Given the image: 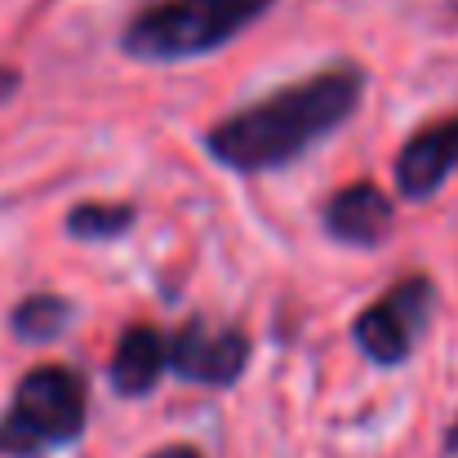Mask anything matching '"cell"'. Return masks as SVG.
<instances>
[{
  "label": "cell",
  "instance_id": "6da1fadb",
  "mask_svg": "<svg viewBox=\"0 0 458 458\" xmlns=\"http://www.w3.org/2000/svg\"><path fill=\"white\" fill-rule=\"evenodd\" d=\"M365 98V76L356 67H325L303 81L223 116L205 134V152L214 165L232 174H272L294 160H303L307 148L329 139L347 125V116Z\"/></svg>",
  "mask_w": 458,
  "mask_h": 458
},
{
  "label": "cell",
  "instance_id": "7a4b0ae2",
  "mask_svg": "<svg viewBox=\"0 0 458 458\" xmlns=\"http://www.w3.org/2000/svg\"><path fill=\"white\" fill-rule=\"evenodd\" d=\"M272 4L276 0H156L125 22L121 49L139 63H187L232 45Z\"/></svg>",
  "mask_w": 458,
  "mask_h": 458
},
{
  "label": "cell",
  "instance_id": "3957f363",
  "mask_svg": "<svg viewBox=\"0 0 458 458\" xmlns=\"http://www.w3.org/2000/svg\"><path fill=\"white\" fill-rule=\"evenodd\" d=\"M85 378L67 365H36L18 378L13 405L0 419V454L36 458L45 450H58L85 432Z\"/></svg>",
  "mask_w": 458,
  "mask_h": 458
},
{
  "label": "cell",
  "instance_id": "277c9868",
  "mask_svg": "<svg viewBox=\"0 0 458 458\" xmlns=\"http://www.w3.org/2000/svg\"><path fill=\"white\" fill-rule=\"evenodd\" d=\"M432 311H437V285L428 276H405L352 320V338L374 365H405Z\"/></svg>",
  "mask_w": 458,
  "mask_h": 458
},
{
  "label": "cell",
  "instance_id": "5b68a950",
  "mask_svg": "<svg viewBox=\"0 0 458 458\" xmlns=\"http://www.w3.org/2000/svg\"><path fill=\"white\" fill-rule=\"evenodd\" d=\"M250 365V338L232 325H209V320H187L169 338V369L182 383L200 387H232Z\"/></svg>",
  "mask_w": 458,
  "mask_h": 458
},
{
  "label": "cell",
  "instance_id": "8992f818",
  "mask_svg": "<svg viewBox=\"0 0 458 458\" xmlns=\"http://www.w3.org/2000/svg\"><path fill=\"white\" fill-rule=\"evenodd\" d=\"M320 227L329 241H338L347 250H378L396 227V205L374 182H347L343 191H334L325 200Z\"/></svg>",
  "mask_w": 458,
  "mask_h": 458
},
{
  "label": "cell",
  "instance_id": "52a82bcc",
  "mask_svg": "<svg viewBox=\"0 0 458 458\" xmlns=\"http://www.w3.org/2000/svg\"><path fill=\"white\" fill-rule=\"evenodd\" d=\"M396 187L405 200H428L445 187V178L458 169V116L423 125L396 156Z\"/></svg>",
  "mask_w": 458,
  "mask_h": 458
},
{
  "label": "cell",
  "instance_id": "ba28073f",
  "mask_svg": "<svg viewBox=\"0 0 458 458\" xmlns=\"http://www.w3.org/2000/svg\"><path fill=\"white\" fill-rule=\"evenodd\" d=\"M169 374V338L156 325H130L107 360V383L121 396H148Z\"/></svg>",
  "mask_w": 458,
  "mask_h": 458
},
{
  "label": "cell",
  "instance_id": "9c48e42d",
  "mask_svg": "<svg viewBox=\"0 0 458 458\" xmlns=\"http://www.w3.org/2000/svg\"><path fill=\"white\" fill-rule=\"evenodd\" d=\"M67 320H72V303L58 294H27L9 316L13 338L22 343H54L67 329Z\"/></svg>",
  "mask_w": 458,
  "mask_h": 458
},
{
  "label": "cell",
  "instance_id": "30bf717a",
  "mask_svg": "<svg viewBox=\"0 0 458 458\" xmlns=\"http://www.w3.org/2000/svg\"><path fill=\"white\" fill-rule=\"evenodd\" d=\"M134 205L125 200H85L67 214V232L76 241H116L134 227Z\"/></svg>",
  "mask_w": 458,
  "mask_h": 458
},
{
  "label": "cell",
  "instance_id": "8fae6325",
  "mask_svg": "<svg viewBox=\"0 0 458 458\" xmlns=\"http://www.w3.org/2000/svg\"><path fill=\"white\" fill-rule=\"evenodd\" d=\"M13 94H18V72L13 67H0V103L13 98Z\"/></svg>",
  "mask_w": 458,
  "mask_h": 458
},
{
  "label": "cell",
  "instance_id": "7c38bea8",
  "mask_svg": "<svg viewBox=\"0 0 458 458\" xmlns=\"http://www.w3.org/2000/svg\"><path fill=\"white\" fill-rule=\"evenodd\" d=\"M148 458H200L191 445H165V450H156V454H148Z\"/></svg>",
  "mask_w": 458,
  "mask_h": 458
}]
</instances>
